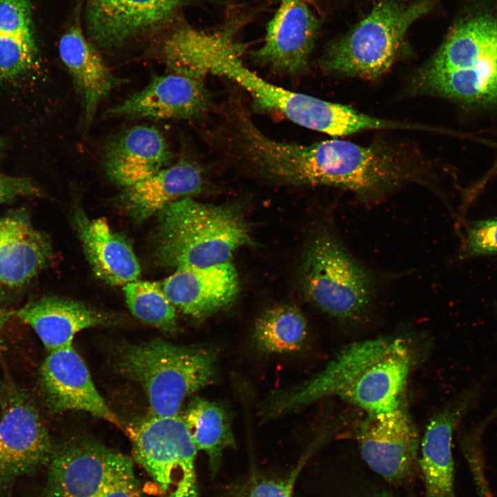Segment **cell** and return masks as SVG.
<instances>
[{"label":"cell","instance_id":"cell-1","mask_svg":"<svg viewBox=\"0 0 497 497\" xmlns=\"http://www.w3.org/2000/svg\"><path fill=\"white\" fill-rule=\"evenodd\" d=\"M237 145L244 159L269 178L344 188L364 201L380 199L424 177L414 154L382 141L369 146L340 139L299 145L271 139L249 120L240 126Z\"/></svg>","mask_w":497,"mask_h":497},{"label":"cell","instance_id":"cell-2","mask_svg":"<svg viewBox=\"0 0 497 497\" xmlns=\"http://www.w3.org/2000/svg\"><path fill=\"white\" fill-rule=\"evenodd\" d=\"M233 27L184 30L173 47V70L199 79L206 75L227 77L246 90L259 108L281 113L302 127L331 133L340 120L338 105L283 88L257 75L244 65L242 48L235 39Z\"/></svg>","mask_w":497,"mask_h":497},{"label":"cell","instance_id":"cell-3","mask_svg":"<svg viewBox=\"0 0 497 497\" xmlns=\"http://www.w3.org/2000/svg\"><path fill=\"white\" fill-rule=\"evenodd\" d=\"M412 88L465 105L497 102V15L477 12L457 22Z\"/></svg>","mask_w":497,"mask_h":497},{"label":"cell","instance_id":"cell-4","mask_svg":"<svg viewBox=\"0 0 497 497\" xmlns=\"http://www.w3.org/2000/svg\"><path fill=\"white\" fill-rule=\"evenodd\" d=\"M416 359L412 346L402 337L355 342L325 367L324 390L327 396H338L368 416L391 412L406 401L405 391Z\"/></svg>","mask_w":497,"mask_h":497},{"label":"cell","instance_id":"cell-5","mask_svg":"<svg viewBox=\"0 0 497 497\" xmlns=\"http://www.w3.org/2000/svg\"><path fill=\"white\" fill-rule=\"evenodd\" d=\"M157 215L153 254L165 267L177 269L228 263L238 248L250 243L246 222L230 207L185 197Z\"/></svg>","mask_w":497,"mask_h":497},{"label":"cell","instance_id":"cell-6","mask_svg":"<svg viewBox=\"0 0 497 497\" xmlns=\"http://www.w3.org/2000/svg\"><path fill=\"white\" fill-rule=\"evenodd\" d=\"M217 361L215 349L155 339L124 347L117 366L142 385L154 416H174L188 396L215 381Z\"/></svg>","mask_w":497,"mask_h":497},{"label":"cell","instance_id":"cell-7","mask_svg":"<svg viewBox=\"0 0 497 497\" xmlns=\"http://www.w3.org/2000/svg\"><path fill=\"white\" fill-rule=\"evenodd\" d=\"M437 0H381L347 33L329 43L319 64L326 72L376 79L392 65L411 25Z\"/></svg>","mask_w":497,"mask_h":497},{"label":"cell","instance_id":"cell-8","mask_svg":"<svg viewBox=\"0 0 497 497\" xmlns=\"http://www.w3.org/2000/svg\"><path fill=\"white\" fill-rule=\"evenodd\" d=\"M300 282L309 301L343 323L364 320L374 299L371 273L329 231L318 234L308 245Z\"/></svg>","mask_w":497,"mask_h":497},{"label":"cell","instance_id":"cell-9","mask_svg":"<svg viewBox=\"0 0 497 497\" xmlns=\"http://www.w3.org/2000/svg\"><path fill=\"white\" fill-rule=\"evenodd\" d=\"M128 433L135 460L164 497H199L197 449L183 417L154 416Z\"/></svg>","mask_w":497,"mask_h":497},{"label":"cell","instance_id":"cell-10","mask_svg":"<svg viewBox=\"0 0 497 497\" xmlns=\"http://www.w3.org/2000/svg\"><path fill=\"white\" fill-rule=\"evenodd\" d=\"M42 497H97L133 467L126 455L88 438L54 448Z\"/></svg>","mask_w":497,"mask_h":497},{"label":"cell","instance_id":"cell-11","mask_svg":"<svg viewBox=\"0 0 497 497\" xmlns=\"http://www.w3.org/2000/svg\"><path fill=\"white\" fill-rule=\"evenodd\" d=\"M54 448L30 400L14 387H6L0 419V489L48 464Z\"/></svg>","mask_w":497,"mask_h":497},{"label":"cell","instance_id":"cell-12","mask_svg":"<svg viewBox=\"0 0 497 497\" xmlns=\"http://www.w3.org/2000/svg\"><path fill=\"white\" fill-rule=\"evenodd\" d=\"M194 0H84L86 35L112 49L155 32Z\"/></svg>","mask_w":497,"mask_h":497},{"label":"cell","instance_id":"cell-13","mask_svg":"<svg viewBox=\"0 0 497 497\" xmlns=\"http://www.w3.org/2000/svg\"><path fill=\"white\" fill-rule=\"evenodd\" d=\"M355 437L362 459L383 478L397 483L410 475L419 439L406 401L391 412L368 416Z\"/></svg>","mask_w":497,"mask_h":497},{"label":"cell","instance_id":"cell-14","mask_svg":"<svg viewBox=\"0 0 497 497\" xmlns=\"http://www.w3.org/2000/svg\"><path fill=\"white\" fill-rule=\"evenodd\" d=\"M40 380L46 401L55 412L82 411L121 427L72 344L49 352L40 369Z\"/></svg>","mask_w":497,"mask_h":497},{"label":"cell","instance_id":"cell-15","mask_svg":"<svg viewBox=\"0 0 497 497\" xmlns=\"http://www.w3.org/2000/svg\"><path fill=\"white\" fill-rule=\"evenodd\" d=\"M319 28L318 17L308 0H281L255 56L275 70L293 75L302 72Z\"/></svg>","mask_w":497,"mask_h":497},{"label":"cell","instance_id":"cell-16","mask_svg":"<svg viewBox=\"0 0 497 497\" xmlns=\"http://www.w3.org/2000/svg\"><path fill=\"white\" fill-rule=\"evenodd\" d=\"M201 79L174 72L154 75L144 88L108 109L105 116L166 119L198 115L208 101Z\"/></svg>","mask_w":497,"mask_h":497},{"label":"cell","instance_id":"cell-17","mask_svg":"<svg viewBox=\"0 0 497 497\" xmlns=\"http://www.w3.org/2000/svg\"><path fill=\"white\" fill-rule=\"evenodd\" d=\"M52 254L49 237L33 226L27 215L0 217V294L27 286Z\"/></svg>","mask_w":497,"mask_h":497},{"label":"cell","instance_id":"cell-18","mask_svg":"<svg viewBox=\"0 0 497 497\" xmlns=\"http://www.w3.org/2000/svg\"><path fill=\"white\" fill-rule=\"evenodd\" d=\"M159 284L175 308L196 318L208 317L227 306L239 289L237 271L231 262L177 269Z\"/></svg>","mask_w":497,"mask_h":497},{"label":"cell","instance_id":"cell-19","mask_svg":"<svg viewBox=\"0 0 497 497\" xmlns=\"http://www.w3.org/2000/svg\"><path fill=\"white\" fill-rule=\"evenodd\" d=\"M172 157L160 131L139 125L117 134L106 144L103 166L107 176L126 188L168 166Z\"/></svg>","mask_w":497,"mask_h":497},{"label":"cell","instance_id":"cell-20","mask_svg":"<svg viewBox=\"0 0 497 497\" xmlns=\"http://www.w3.org/2000/svg\"><path fill=\"white\" fill-rule=\"evenodd\" d=\"M476 394L474 389L465 391L434 415L426 427L419 460L425 497H454L453 433L475 402Z\"/></svg>","mask_w":497,"mask_h":497},{"label":"cell","instance_id":"cell-21","mask_svg":"<svg viewBox=\"0 0 497 497\" xmlns=\"http://www.w3.org/2000/svg\"><path fill=\"white\" fill-rule=\"evenodd\" d=\"M15 314L35 331L49 352L72 344L75 335L81 330L117 320L83 302L57 296L33 300Z\"/></svg>","mask_w":497,"mask_h":497},{"label":"cell","instance_id":"cell-22","mask_svg":"<svg viewBox=\"0 0 497 497\" xmlns=\"http://www.w3.org/2000/svg\"><path fill=\"white\" fill-rule=\"evenodd\" d=\"M74 226L86 259L96 276L116 286L139 280L141 267L130 242L104 218L90 219L76 208Z\"/></svg>","mask_w":497,"mask_h":497},{"label":"cell","instance_id":"cell-23","mask_svg":"<svg viewBox=\"0 0 497 497\" xmlns=\"http://www.w3.org/2000/svg\"><path fill=\"white\" fill-rule=\"evenodd\" d=\"M59 52L82 99L88 127L99 104L123 81L110 72L78 19L61 35Z\"/></svg>","mask_w":497,"mask_h":497},{"label":"cell","instance_id":"cell-24","mask_svg":"<svg viewBox=\"0 0 497 497\" xmlns=\"http://www.w3.org/2000/svg\"><path fill=\"white\" fill-rule=\"evenodd\" d=\"M202 185L199 168L181 161L124 188L118 202L134 221L140 223L171 203L198 193Z\"/></svg>","mask_w":497,"mask_h":497},{"label":"cell","instance_id":"cell-25","mask_svg":"<svg viewBox=\"0 0 497 497\" xmlns=\"http://www.w3.org/2000/svg\"><path fill=\"white\" fill-rule=\"evenodd\" d=\"M183 418L197 450L206 454L211 472L215 475L224 451L237 447L227 411L220 403L197 397L189 402Z\"/></svg>","mask_w":497,"mask_h":497},{"label":"cell","instance_id":"cell-26","mask_svg":"<svg viewBox=\"0 0 497 497\" xmlns=\"http://www.w3.org/2000/svg\"><path fill=\"white\" fill-rule=\"evenodd\" d=\"M307 334L306 320L301 311L284 304L266 311L257 319L253 337L264 352L286 353L301 349Z\"/></svg>","mask_w":497,"mask_h":497},{"label":"cell","instance_id":"cell-27","mask_svg":"<svg viewBox=\"0 0 497 497\" xmlns=\"http://www.w3.org/2000/svg\"><path fill=\"white\" fill-rule=\"evenodd\" d=\"M123 292L129 310L137 319L167 333L177 331L176 308L159 282L137 280L123 286Z\"/></svg>","mask_w":497,"mask_h":497},{"label":"cell","instance_id":"cell-28","mask_svg":"<svg viewBox=\"0 0 497 497\" xmlns=\"http://www.w3.org/2000/svg\"><path fill=\"white\" fill-rule=\"evenodd\" d=\"M34 36L0 34V79H8L26 71L36 55Z\"/></svg>","mask_w":497,"mask_h":497},{"label":"cell","instance_id":"cell-29","mask_svg":"<svg viewBox=\"0 0 497 497\" xmlns=\"http://www.w3.org/2000/svg\"><path fill=\"white\" fill-rule=\"evenodd\" d=\"M460 258L462 260L497 253V217L467 220Z\"/></svg>","mask_w":497,"mask_h":497},{"label":"cell","instance_id":"cell-30","mask_svg":"<svg viewBox=\"0 0 497 497\" xmlns=\"http://www.w3.org/2000/svg\"><path fill=\"white\" fill-rule=\"evenodd\" d=\"M28 0H0V34L33 36Z\"/></svg>","mask_w":497,"mask_h":497},{"label":"cell","instance_id":"cell-31","mask_svg":"<svg viewBox=\"0 0 497 497\" xmlns=\"http://www.w3.org/2000/svg\"><path fill=\"white\" fill-rule=\"evenodd\" d=\"M306 458L308 457L304 456L288 476L280 479L258 480L237 497H293L296 480Z\"/></svg>","mask_w":497,"mask_h":497},{"label":"cell","instance_id":"cell-32","mask_svg":"<svg viewBox=\"0 0 497 497\" xmlns=\"http://www.w3.org/2000/svg\"><path fill=\"white\" fill-rule=\"evenodd\" d=\"M41 194L40 188L29 178L0 173V203Z\"/></svg>","mask_w":497,"mask_h":497},{"label":"cell","instance_id":"cell-33","mask_svg":"<svg viewBox=\"0 0 497 497\" xmlns=\"http://www.w3.org/2000/svg\"><path fill=\"white\" fill-rule=\"evenodd\" d=\"M97 497H142L133 466L116 478Z\"/></svg>","mask_w":497,"mask_h":497},{"label":"cell","instance_id":"cell-34","mask_svg":"<svg viewBox=\"0 0 497 497\" xmlns=\"http://www.w3.org/2000/svg\"><path fill=\"white\" fill-rule=\"evenodd\" d=\"M8 315L5 310L0 307V330L8 320Z\"/></svg>","mask_w":497,"mask_h":497},{"label":"cell","instance_id":"cell-35","mask_svg":"<svg viewBox=\"0 0 497 497\" xmlns=\"http://www.w3.org/2000/svg\"><path fill=\"white\" fill-rule=\"evenodd\" d=\"M373 497H393L391 495L386 493L379 494Z\"/></svg>","mask_w":497,"mask_h":497},{"label":"cell","instance_id":"cell-36","mask_svg":"<svg viewBox=\"0 0 497 497\" xmlns=\"http://www.w3.org/2000/svg\"><path fill=\"white\" fill-rule=\"evenodd\" d=\"M2 149H3V143H2L1 140L0 139V155L1 154Z\"/></svg>","mask_w":497,"mask_h":497},{"label":"cell","instance_id":"cell-37","mask_svg":"<svg viewBox=\"0 0 497 497\" xmlns=\"http://www.w3.org/2000/svg\"><path fill=\"white\" fill-rule=\"evenodd\" d=\"M496 310H497V304H496Z\"/></svg>","mask_w":497,"mask_h":497}]
</instances>
